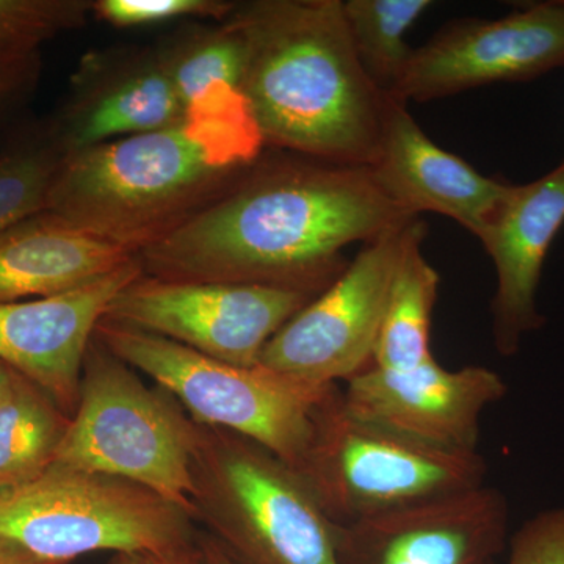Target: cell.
Listing matches in <instances>:
<instances>
[{
    "label": "cell",
    "instance_id": "f1b7e54d",
    "mask_svg": "<svg viewBox=\"0 0 564 564\" xmlns=\"http://www.w3.org/2000/svg\"><path fill=\"white\" fill-rule=\"evenodd\" d=\"M202 549L204 564H236L210 534H202Z\"/></svg>",
    "mask_w": 564,
    "mask_h": 564
},
{
    "label": "cell",
    "instance_id": "f546056e",
    "mask_svg": "<svg viewBox=\"0 0 564 564\" xmlns=\"http://www.w3.org/2000/svg\"><path fill=\"white\" fill-rule=\"evenodd\" d=\"M18 377H20V373L11 370L9 366H6V364L0 362V403H2V400L9 395L11 389H13Z\"/></svg>",
    "mask_w": 564,
    "mask_h": 564
},
{
    "label": "cell",
    "instance_id": "4fadbf2b",
    "mask_svg": "<svg viewBox=\"0 0 564 564\" xmlns=\"http://www.w3.org/2000/svg\"><path fill=\"white\" fill-rule=\"evenodd\" d=\"M510 508L502 491L484 485L336 524L339 564H500Z\"/></svg>",
    "mask_w": 564,
    "mask_h": 564
},
{
    "label": "cell",
    "instance_id": "603a6c76",
    "mask_svg": "<svg viewBox=\"0 0 564 564\" xmlns=\"http://www.w3.org/2000/svg\"><path fill=\"white\" fill-rule=\"evenodd\" d=\"M62 161L44 128L0 154V232L47 209Z\"/></svg>",
    "mask_w": 564,
    "mask_h": 564
},
{
    "label": "cell",
    "instance_id": "d4e9b609",
    "mask_svg": "<svg viewBox=\"0 0 564 564\" xmlns=\"http://www.w3.org/2000/svg\"><path fill=\"white\" fill-rule=\"evenodd\" d=\"M237 2L229 0H95L93 18L118 29L148 28L166 22H223Z\"/></svg>",
    "mask_w": 564,
    "mask_h": 564
},
{
    "label": "cell",
    "instance_id": "ffe728a7",
    "mask_svg": "<svg viewBox=\"0 0 564 564\" xmlns=\"http://www.w3.org/2000/svg\"><path fill=\"white\" fill-rule=\"evenodd\" d=\"M426 231L429 226L419 218L397 267L375 345L372 367L377 369H413L434 358L430 339L441 276L423 258Z\"/></svg>",
    "mask_w": 564,
    "mask_h": 564
},
{
    "label": "cell",
    "instance_id": "277c9868",
    "mask_svg": "<svg viewBox=\"0 0 564 564\" xmlns=\"http://www.w3.org/2000/svg\"><path fill=\"white\" fill-rule=\"evenodd\" d=\"M195 524L144 486L58 464L31 481L0 488V543L47 562L110 551L204 564Z\"/></svg>",
    "mask_w": 564,
    "mask_h": 564
},
{
    "label": "cell",
    "instance_id": "ac0fdd59",
    "mask_svg": "<svg viewBox=\"0 0 564 564\" xmlns=\"http://www.w3.org/2000/svg\"><path fill=\"white\" fill-rule=\"evenodd\" d=\"M137 259L55 212H39L0 232V303L77 291Z\"/></svg>",
    "mask_w": 564,
    "mask_h": 564
},
{
    "label": "cell",
    "instance_id": "52a82bcc",
    "mask_svg": "<svg viewBox=\"0 0 564 564\" xmlns=\"http://www.w3.org/2000/svg\"><path fill=\"white\" fill-rule=\"evenodd\" d=\"M95 336L122 362L172 393L196 423L247 437L302 473L318 411L334 384H310L262 364L232 366L104 318Z\"/></svg>",
    "mask_w": 564,
    "mask_h": 564
},
{
    "label": "cell",
    "instance_id": "3957f363",
    "mask_svg": "<svg viewBox=\"0 0 564 564\" xmlns=\"http://www.w3.org/2000/svg\"><path fill=\"white\" fill-rule=\"evenodd\" d=\"M263 151L251 111L185 117L63 158L46 210L139 256L214 203Z\"/></svg>",
    "mask_w": 564,
    "mask_h": 564
},
{
    "label": "cell",
    "instance_id": "83f0119b",
    "mask_svg": "<svg viewBox=\"0 0 564 564\" xmlns=\"http://www.w3.org/2000/svg\"><path fill=\"white\" fill-rule=\"evenodd\" d=\"M0 564H70L36 558L14 545L0 543Z\"/></svg>",
    "mask_w": 564,
    "mask_h": 564
},
{
    "label": "cell",
    "instance_id": "e0dca14e",
    "mask_svg": "<svg viewBox=\"0 0 564 564\" xmlns=\"http://www.w3.org/2000/svg\"><path fill=\"white\" fill-rule=\"evenodd\" d=\"M370 170L386 195L406 214L444 215L475 237L510 187L434 143L411 117L406 102L393 96L386 99L380 150Z\"/></svg>",
    "mask_w": 564,
    "mask_h": 564
},
{
    "label": "cell",
    "instance_id": "8fae6325",
    "mask_svg": "<svg viewBox=\"0 0 564 564\" xmlns=\"http://www.w3.org/2000/svg\"><path fill=\"white\" fill-rule=\"evenodd\" d=\"M564 68V0L529 3L497 20H459L414 50L393 98L432 101Z\"/></svg>",
    "mask_w": 564,
    "mask_h": 564
},
{
    "label": "cell",
    "instance_id": "5b68a950",
    "mask_svg": "<svg viewBox=\"0 0 564 564\" xmlns=\"http://www.w3.org/2000/svg\"><path fill=\"white\" fill-rule=\"evenodd\" d=\"M196 522L236 564H339L336 524L302 474L261 445L199 423Z\"/></svg>",
    "mask_w": 564,
    "mask_h": 564
},
{
    "label": "cell",
    "instance_id": "30bf717a",
    "mask_svg": "<svg viewBox=\"0 0 564 564\" xmlns=\"http://www.w3.org/2000/svg\"><path fill=\"white\" fill-rule=\"evenodd\" d=\"M419 218L364 245L336 281L274 334L262 366L315 386L347 383L370 369L393 276Z\"/></svg>",
    "mask_w": 564,
    "mask_h": 564
},
{
    "label": "cell",
    "instance_id": "d6986e66",
    "mask_svg": "<svg viewBox=\"0 0 564 564\" xmlns=\"http://www.w3.org/2000/svg\"><path fill=\"white\" fill-rule=\"evenodd\" d=\"M154 46L185 115L215 113L245 101L247 50L229 18L212 25L185 22Z\"/></svg>",
    "mask_w": 564,
    "mask_h": 564
},
{
    "label": "cell",
    "instance_id": "2e32d148",
    "mask_svg": "<svg viewBox=\"0 0 564 564\" xmlns=\"http://www.w3.org/2000/svg\"><path fill=\"white\" fill-rule=\"evenodd\" d=\"M564 225V161L540 180L508 187L477 237L496 267L492 339L499 355L514 356L527 334L543 328L536 295L545 258Z\"/></svg>",
    "mask_w": 564,
    "mask_h": 564
},
{
    "label": "cell",
    "instance_id": "4dcf8cb0",
    "mask_svg": "<svg viewBox=\"0 0 564 564\" xmlns=\"http://www.w3.org/2000/svg\"><path fill=\"white\" fill-rule=\"evenodd\" d=\"M107 564H165L144 554H113Z\"/></svg>",
    "mask_w": 564,
    "mask_h": 564
},
{
    "label": "cell",
    "instance_id": "6da1fadb",
    "mask_svg": "<svg viewBox=\"0 0 564 564\" xmlns=\"http://www.w3.org/2000/svg\"><path fill=\"white\" fill-rule=\"evenodd\" d=\"M370 166L263 151L231 187L144 248L143 273L172 281L237 282L317 296L344 272L348 245L413 220Z\"/></svg>",
    "mask_w": 564,
    "mask_h": 564
},
{
    "label": "cell",
    "instance_id": "8992f818",
    "mask_svg": "<svg viewBox=\"0 0 564 564\" xmlns=\"http://www.w3.org/2000/svg\"><path fill=\"white\" fill-rule=\"evenodd\" d=\"M198 440L199 423L172 393L148 388L95 336L82 369L79 403L52 464L144 486L196 522Z\"/></svg>",
    "mask_w": 564,
    "mask_h": 564
},
{
    "label": "cell",
    "instance_id": "cb8c5ba5",
    "mask_svg": "<svg viewBox=\"0 0 564 564\" xmlns=\"http://www.w3.org/2000/svg\"><path fill=\"white\" fill-rule=\"evenodd\" d=\"M90 18V0H0V54L40 57L46 41L79 31Z\"/></svg>",
    "mask_w": 564,
    "mask_h": 564
},
{
    "label": "cell",
    "instance_id": "484cf974",
    "mask_svg": "<svg viewBox=\"0 0 564 564\" xmlns=\"http://www.w3.org/2000/svg\"><path fill=\"white\" fill-rule=\"evenodd\" d=\"M507 564H564V507L524 522L510 540Z\"/></svg>",
    "mask_w": 564,
    "mask_h": 564
},
{
    "label": "cell",
    "instance_id": "9c48e42d",
    "mask_svg": "<svg viewBox=\"0 0 564 564\" xmlns=\"http://www.w3.org/2000/svg\"><path fill=\"white\" fill-rule=\"evenodd\" d=\"M313 299L270 285L172 281L143 273L115 296L104 321L232 366L256 367L274 334Z\"/></svg>",
    "mask_w": 564,
    "mask_h": 564
},
{
    "label": "cell",
    "instance_id": "4316f807",
    "mask_svg": "<svg viewBox=\"0 0 564 564\" xmlns=\"http://www.w3.org/2000/svg\"><path fill=\"white\" fill-rule=\"evenodd\" d=\"M40 57L0 54V115L24 101L39 80Z\"/></svg>",
    "mask_w": 564,
    "mask_h": 564
},
{
    "label": "cell",
    "instance_id": "44dd1931",
    "mask_svg": "<svg viewBox=\"0 0 564 564\" xmlns=\"http://www.w3.org/2000/svg\"><path fill=\"white\" fill-rule=\"evenodd\" d=\"M69 421L46 392L20 375L0 403V488L50 469Z\"/></svg>",
    "mask_w": 564,
    "mask_h": 564
},
{
    "label": "cell",
    "instance_id": "5bb4252c",
    "mask_svg": "<svg viewBox=\"0 0 564 564\" xmlns=\"http://www.w3.org/2000/svg\"><path fill=\"white\" fill-rule=\"evenodd\" d=\"M484 366L451 370L436 359L413 369L364 370L343 388L345 406L362 421L454 452H478L481 417L507 395Z\"/></svg>",
    "mask_w": 564,
    "mask_h": 564
},
{
    "label": "cell",
    "instance_id": "ba28073f",
    "mask_svg": "<svg viewBox=\"0 0 564 564\" xmlns=\"http://www.w3.org/2000/svg\"><path fill=\"white\" fill-rule=\"evenodd\" d=\"M299 474L334 524L347 525L484 486L488 464L480 452L445 451L356 417L334 384Z\"/></svg>",
    "mask_w": 564,
    "mask_h": 564
},
{
    "label": "cell",
    "instance_id": "7a4b0ae2",
    "mask_svg": "<svg viewBox=\"0 0 564 564\" xmlns=\"http://www.w3.org/2000/svg\"><path fill=\"white\" fill-rule=\"evenodd\" d=\"M242 93L263 147L340 165L372 166L386 99L356 57L343 0L237 2Z\"/></svg>",
    "mask_w": 564,
    "mask_h": 564
},
{
    "label": "cell",
    "instance_id": "7402d4cb",
    "mask_svg": "<svg viewBox=\"0 0 564 564\" xmlns=\"http://www.w3.org/2000/svg\"><path fill=\"white\" fill-rule=\"evenodd\" d=\"M432 6L430 0L343 2L356 57L383 95H395L414 52L406 43V33Z\"/></svg>",
    "mask_w": 564,
    "mask_h": 564
},
{
    "label": "cell",
    "instance_id": "7c38bea8",
    "mask_svg": "<svg viewBox=\"0 0 564 564\" xmlns=\"http://www.w3.org/2000/svg\"><path fill=\"white\" fill-rule=\"evenodd\" d=\"M185 110L155 46L87 52L68 96L44 126L63 158L184 121Z\"/></svg>",
    "mask_w": 564,
    "mask_h": 564
},
{
    "label": "cell",
    "instance_id": "9a60e30c",
    "mask_svg": "<svg viewBox=\"0 0 564 564\" xmlns=\"http://www.w3.org/2000/svg\"><path fill=\"white\" fill-rule=\"evenodd\" d=\"M143 274L140 259L77 291L0 303V362L39 386L73 417L82 369L115 296Z\"/></svg>",
    "mask_w": 564,
    "mask_h": 564
}]
</instances>
